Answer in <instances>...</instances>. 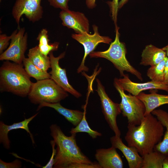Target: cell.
Segmentation results:
<instances>
[{
    "label": "cell",
    "mask_w": 168,
    "mask_h": 168,
    "mask_svg": "<svg viewBox=\"0 0 168 168\" xmlns=\"http://www.w3.org/2000/svg\"><path fill=\"white\" fill-rule=\"evenodd\" d=\"M37 40L39 41L38 47L40 51L44 55L48 56L53 51L58 49L59 43L54 42L49 43L48 31L45 29H42L39 33Z\"/></svg>",
    "instance_id": "cell-23"
},
{
    "label": "cell",
    "mask_w": 168,
    "mask_h": 168,
    "mask_svg": "<svg viewBox=\"0 0 168 168\" xmlns=\"http://www.w3.org/2000/svg\"><path fill=\"white\" fill-rule=\"evenodd\" d=\"M155 90H152L148 94L141 92L137 96L144 104L146 109L145 116L151 113L160 106L168 104V95L158 94Z\"/></svg>",
    "instance_id": "cell-17"
},
{
    "label": "cell",
    "mask_w": 168,
    "mask_h": 168,
    "mask_svg": "<svg viewBox=\"0 0 168 168\" xmlns=\"http://www.w3.org/2000/svg\"><path fill=\"white\" fill-rule=\"evenodd\" d=\"M119 2V0H112L111 2H108L110 7L112 19L115 26H117Z\"/></svg>",
    "instance_id": "cell-27"
},
{
    "label": "cell",
    "mask_w": 168,
    "mask_h": 168,
    "mask_svg": "<svg viewBox=\"0 0 168 168\" xmlns=\"http://www.w3.org/2000/svg\"><path fill=\"white\" fill-rule=\"evenodd\" d=\"M92 28L94 31L93 34L84 32L72 35V38L82 44L84 49V54L81 64L77 69L78 73L82 71H88V68L85 65L86 58L88 54L93 51L99 43H103L109 44L112 40L108 36L100 35L98 31V27L96 25H93Z\"/></svg>",
    "instance_id": "cell-8"
},
{
    "label": "cell",
    "mask_w": 168,
    "mask_h": 168,
    "mask_svg": "<svg viewBox=\"0 0 168 168\" xmlns=\"http://www.w3.org/2000/svg\"><path fill=\"white\" fill-rule=\"evenodd\" d=\"M119 28L115 26V37L114 41L110 44L109 48L103 51H93L90 54L91 58H105L112 63L119 71L121 76L124 75L126 71L135 76L142 81V74L133 67L128 60L126 56V51L124 44L120 41Z\"/></svg>",
    "instance_id": "cell-4"
},
{
    "label": "cell",
    "mask_w": 168,
    "mask_h": 168,
    "mask_svg": "<svg viewBox=\"0 0 168 168\" xmlns=\"http://www.w3.org/2000/svg\"><path fill=\"white\" fill-rule=\"evenodd\" d=\"M50 143L52 149V155L48 163L45 166H43L42 167L43 168H52L53 167L54 165V158L56 152V150L55 148L56 144L53 140L50 141Z\"/></svg>",
    "instance_id": "cell-32"
},
{
    "label": "cell",
    "mask_w": 168,
    "mask_h": 168,
    "mask_svg": "<svg viewBox=\"0 0 168 168\" xmlns=\"http://www.w3.org/2000/svg\"><path fill=\"white\" fill-rule=\"evenodd\" d=\"M28 58L39 68L47 71L50 68V57L43 54L39 50L38 46L30 49L28 54Z\"/></svg>",
    "instance_id": "cell-21"
},
{
    "label": "cell",
    "mask_w": 168,
    "mask_h": 168,
    "mask_svg": "<svg viewBox=\"0 0 168 168\" xmlns=\"http://www.w3.org/2000/svg\"><path fill=\"white\" fill-rule=\"evenodd\" d=\"M127 127L124 138L128 146L135 147L142 156L154 151L164 133V127L152 113L145 116L139 125Z\"/></svg>",
    "instance_id": "cell-1"
},
{
    "label": "cell",
    "mask_w": 168,
    "mask_h": 168,
    "mask_svg": "<svg viewBox=\"0 0 168 168\" xmlns=\"http://www.w3.org/2000/svg\"><path fill=\"white\" fill-rule=\"evenodd\" d=\"M62 25L73 29L77 34L89 32V21L83 13L62 10L59 13Z\"/></svg>",
    "instance_id": "cell-12"
},
{
    "label": "cell",
    "mask_w": 168,
    "mask_h": 168,
    "mask_svg": "<svg viewBox=\"0 0 168 168\" xmlns=\"http://www.w3.org/2000/svg\"><path fill=\"white\" fill-rule=\"evenodd\" d=\"M23 63L28 75L35 78L37 81L51 78L49 73L38 68L28 58H25L23 60Z\"/></svg>",
    "instance_id": "cell-24"
},
{
    "label": "cell",
    "mask_w": 168,
    "mask_h": 168,
    "mask_svg": "<svg viewBox=\"0 0 168 168\" xmlns=\"http://www.w3.org/2000/svg\"><path fill=\"white\" fill-rule=\"evenodd\" d=\"M162 49L165 51L167 56L166 57L168 58V44Z\"/></svg>",
    "instance_id": "cell-37"
},
{
    "label": "cell",
    "mask_w": 168,
    "mask_h": 168,
    "mask_svg": "<svg viewBox=\"0 0 168 168\" xmlns=\"http://www.w3.org/2000/svg\"><path fill=\"white\" fill-rule=\"evenodd\" d=\"M21 166V162L18 159H16L11 162H6L0 159V168H20Z\"/></svg>",
    "instance_id": "cell-31"
},
{
    "label": "cell",
    "mask_w": 168,
    "mask_h": 168,
    "mask_svg": "<svg viewBox=\"0 0 168 168\" xmlns=\"http://www.w3.org/2000/svg\"><path fill=\"white\" fill-rule=\"evenodd\" d=\"M67 168H101L97 162H93L91 164L83 163H73L70 164Z\"/></svg>",
    "instance_id": "cell-28"
},
{
    "label": "cell",
    "mask_w": 168,
    "mask_h": 168,
    "mask_svg": "<svg viewBox=\"0 0 168 168\" xmlns=\"http://www.w3.org/2000/svg\"><path fill=\"white\" fill-rule=\"evenodd\" d=\"M65 54V52H63L58 57H55L52 52L49 53L51 70L49 73L51 75V78L66 91L78 98L82 96L81 94L70 84L67 77L65 69L62 68L59 65V60L64 57Z\"/></svg>",
    "instance_id": "cell-11"
},
{
    "label": "cell",
    "mask_w": 168,
    "mask_h": 168,
    "mask_svg": "<svg viewBox=\"0 0 168 168\" xmlns=\"http://www.w3.org/2000/svg\"><path fill=\"white\" fill-rule=\"evenodd\" d=\"M28 96L31 102L39 105L43 102L52 103L60 102L68 95L53 80L48 78L32 83Z\"/></svg>",
    "instance_id": "cell-5"
},
{
    "label": "cell",
    "mask_w": 168,
    "mask_h": 168,
    "mask_svg": "<svg viewBox=\"0 0 168 168\" xmlns=\"http://www.w3.org/2000/svg\"><path fill=\"white\" fill-rule=\"evenodd\" d=\"M114 85L120 96V107L123 116L127 119L128 125H139L145 117L144 104L137 96L125 94L124 89L114 81Z\"/></svg>",
    "instance_id": "cell-6"
},
{
    "label": "cell",
    "mask_w": 168,
    "mask_h": 168,
    "mask_svg": "<svg viewBox=\"0 0 168 168\" xmlns=\"http://www.w3.org/2000/svg\"><path fill=\"white\" fill-rule=\"evenodd\" d=\"M96 90L100 100L102 113L110 127L115 135L120 137L121 133L117 123V117L121 113L119 105L112 101L106 93L104 87L98 79H96Z\"/></svg>",
    "instance_id": "cell-7"
},
{
    "label": "cell",
    "mask_w": 168,
    "mask_h": 168,
    "mask_svg": "<svg viewBox=\"0 0 168 168\" xmlns=\"http://www.w3.org/2000/svg\"><path fill=\"white\" fill-rule=\"evenodd\" d=\"M23 64L4 62L0 68V90L22 97L28 95L33 82Z\"/></svg>",
    "instance_id": "cell-3"
},
{
    "label": "cell",
    "mask_w": 168,
    "mask_h": 168,
    "mask_svg": "<svg viewBox=\"0 0 168 168\" xmlns=\"http://www.w3.org/2000/svg\"><path fill=\"white\" fill-rule=\"evenodd\" d=\"M165 58L156 65L151 66L147 70V75L151 81L156 82H164Z\"/></svg>",
    "instance_id": "cell-25"
},
{
    "label": "cell",
    "mask_w": 168,
    "mask_h": 168,
    "mask_svg": "<svg viewBox=\"0 0 168 168\" xmlns=\"http://www.w3.org/2000/svg\"><path fill=\"white\" fill-rule=\"evenodd\" d=\"M41 0H16L13 7L12 15L19 28V22L23 15L33 22L37 21L42 17L43 8L41 5Z\"/></svg>",
    "instance_id": "cell-10"
},
{
    "label": "cell",
    "mask_w": 168,
    "mask_h": 168,
    "mask_svg": "<svg viewBox=\"0 0 168 168\" xmlns=\"http://www.w3.org/2000/svg\"><path fill=\"white\" fill-rule=\"evenodd\" d=\"M69 0H48L50 5L56 8L62 10L69 9L68 5Z\"/></svg>",
    "instance_id": "cell-29"
},
{
    "label": "cell",
    "mask_w": 168,
    "mask_h": 168,
    "mask_svg": "<svg viewBox=\"0 0 168 168\" xmlns=\"http://www.w3.org/2000/svg\"><path fill=\"white\" fill-rule=\"evenodd\" d=\"M129 0H121L119 3V8H121Z\"/></svg>",
    "instance_id": "cell-35"
},
{
    "label": "cell",
    "mask_w": 168,
    "mask_h": 168,
    "mask_svg": "<svg viewBox=\"0 0 168 168\" xmlns=\"http://www.w3.org/2000/svg\"><path fill=\"white\" fill-rule=\"evenodd\" d=\"M151 113L156 116L166 128L161 141L155 146L154 150L166 156L168 155V113L160 109H155Z\"/></svg>",
    "instance_id": "cell-20"
},
{
    "label": "cell",
    "mask_w": 168,
    "mask_h": 168,
    "mask_svg": "<svg viewBox=\"0 0 168 168\" xmlns=\"http://www.w3.org/2000/svg\"><path fill=\"white\" fill-rule=\"evenodd\" d=\"M96 0H86V4L89 9H93L96 6Z\"/></svg>",
    "instance_id": "cell-34"
},
{
    "label": "cell",
    "mask_w": 168,
    "mask_h": 168,
    "mask_svg": "<svg viewBox=\"0 0 168 168\" xmlns=\"http://www.w3.org/2000/svg\"><path fill=\"white\" fill-rule=\"evenodd\" d=\"M166 156L159 152L154 150L142 156L141 168H163Z\"/></svg>",
    "instance_id": "cell-22"
},
{
    "label": "cell",
    "mask_w": 168,
    "mask_h": 168,
    "mask_svg": "<svg viewBox=\"0 0 168 168\" xmlns=\"http://www.w3.org/2000/svg\"><path fill=\"white\" fill-rule=\"evenodd\" d=\"M49 128L50 135L57 146L54 168H67L73 163L93 162L82 152L77 145L76 133L67 136L56 124L51 125Z\"/></svg>",
    "instance_id": "cell-2"
},
{
    "label": "cell",
    "mask_w": 168,
    "mask_h": 168,
    "mask_svg": "<svg viewBox=\"0 0 168 168\" xmlns=\"http://www.w3.org/2000/svg\"><path fill=\"white\" fill-rule=\"evenodd\" d=\"M122 78H115V82L125 91L132 95L137 96L143 91L160 90L168 92V85L164 82H158L151 81L144 83H136L131 81L128 76L125 74Z\"/></svg>",
    "instance_id": "cell-13"
},
{
    "label": "cell",
    "mask_w": 168,
    "mask_h": 168,
    "mask_svg": "<svg viewBox=\"0 0 168 168\" xmlns=\"http://www.w3.org/2000/svg\"><path fill=\"white\" fill-rule=\"evenodd\" d=\"M24 28L14 31V35L8 48L0 55V60H10L17 63H22L25 58V53L27 48V34L24 33Z\"/></svg>",
    "instance_id": "cell-9"
},
{
    "label": "cell",
    "mask_w": 168,
    "mask_h": 168,
    "mask_svg": "<svg viewBox=\"0 0 168 168\" xmlns=\"http://www.w3.org/2000/svg\"><path fill=\"white\" fill-rule=\"evenodd\" d=\"M166 57L165 51L151 44L147 45L141 54L140 64L145 66L157 65Z\"/></svg>",
    "instance_id": "cell-19"
},
{
    "label": "cell",
    "mask_w": 168,
    "mask_h": 168,
    "mask_svg": "<svg viewBox=\"0 0 168 168\" xmlns=\"http://www.w3.org/2000/svg\"><path fill=\"white\" fill-rule=\"evenodd\" d=\"M163 168H168V155L166 156L164 160Z\"/></svg>",
    "instance_id": "cell-36"
},
{
    "label": "cell",
    "mask_w": 168,
    "mask_h": 168,
    "mask_svg": "<svg viewBox=\"0 0 168 168\" xmlns=\"http://www.w3.org/2000/svg\"><path fill=\"white\" fill-rule=\"evenodd\" d=\"M163 82L168 85V58L167 57L165 65Z\"/></svg>",
    "instance_id": "cell-33"
},
{
    "label": "cell",
    "mask_w": 168,
    "mask_h": 168,
    "mask_svg": "<svg viewBox=\"0 0 168 168\" xmlns=\"http://www.w3.org/2000/svg\"><path fill=\"white\" fill-rule=\"evenodd\" d=\"M44 107H49L54 109L75 126H77L81 121L84 114V111L82 112L78 110L66 108L63 106L60 102L53 103L42 102L38 106L37 111Z\"/></svg>",
    "instance_id": "cell-18"
},
{
    "label": "cell",
    "mask_w": 168,
    "mask_h": 168,
    "mask_svg": "<svg viewBox=\"0 0 168 168\" xmlns=\"http://www.w3.org/2000/svg\"><path fill=\"white\" fill-rule=\"evenodd\" d=\"M37 113L28 119H25L21 122L14 123L11 125H7L5 124L2 121L0 122V142L2 144L3 147L7 149H9L10 148V141L9 139L8 134L9 131L12 130L22 129L25 130L29 133L33 144L35 143L34 138L32 134L29 130L28 125L30 122L38 114Z\"/></svg>",
    "instance_id": "cell-16"
},
{
    "label": "cell",
    "mask_w": 168,
    "mask_h": 168,
    "mask_svg": "<svg viewBox=\"0 0 168 168\" xmlns=\"http://www.w3.org/2000/svg\"><path fill=\"white\" fill-rule=\"evenodd\" d=\"M116 148H110L97 149L95 157L101 168H122L123 163Z\"/></svg>",
    "instance_id": "cell-15"
},
{
    "label": "cell",
    "mask_w": 168,
    "mask_h": 168,
    "mask_svg": "<svg viewBox=\"0 0 168 168\" xmlns=\"http://www.w3.org/2000/svg\"><path fill=\"white\" fill-rule=\"evenodd\" d=\"M110 141L112 146L120 150L124 155L129 168H141L143 158L135 147L126 146L120 137L115 135L110 138Z\"/></svg>",
    "instance_id": "cell-14"
},
{
    "label": "cell",
    "mask_w": 168,
    "mask_h": 168,
    "mask_svg": "<svg viewBox=\"0 0 168 168\" xmlns=\"http://www.w3.org/2000/svg\"><path fill=\"white\" fill-rule=\"evenodd\" d=\"M14 32L10 36H8L5 34L0 35V53L1 54L3 51L8 46L9 40L11 39L14 35Z\"/></svg>",
    "instance_id": "cell-30"
},
{
    "label": "cell",
    "mask_w": 168,
    "mask_h": 168,
    "mask_svg": "<svg viewBox=\"0 0 168 168\" xmlns=\"http://www.w3.org/2000/svg\"><path fill=\"white\" fill-rule=\"evenodd\" d=\"M86 109H84V114L82 119L79 124L75 128L71 129L70 133L71 134L79 132L86 133L93 138H96L98 136H100L102 134L98 131L93 130L89 127L86 117Z\"/></svg>",
    "instance_id": "cell-26"
}]
</instances>
